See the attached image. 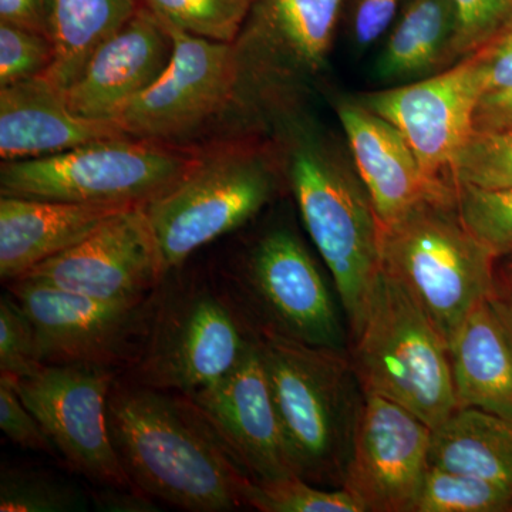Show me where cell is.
<instances>
[{
    "label": "cell",
    "instance_id": "obj_1",
    "mask_svg": "<svg viewBox=\"0 0 512 512\" xmlns=\"http://www.w3.org/2000/svg\"><path fill=\"white\" fill-rule=\"evenodd\" d=\"M109 430L131 483L151 498L194 512L244 507L251 481L184 396L117 377Z\"/></svg>",
    "mask_w": 512,
    "mask_h": 512
},
{
    "label": "cell",
    "instance_id": "obj_2",
    "mask_svg": "<svg viewBox=\"0 0 512 512\" xmlns=\"http://www.w3.org/2000/svg\"><path fill=\"white\" fill-rule=\"evenodd\" d=\"M285 180L328 266L352 335L382 275V228L352 157L303 111L276 123Z\"/></svg>",
    "mask_w": 512,
    "mask_h": 512
},
{
    "label": "cell",
    "instance_id": "obj_3",
    "mask_svg": "<svg viewBox=\"0 0 512 512\" xmlns=\"http://www.w3.org/2000/svg\"><path fill=\"white\" fill-rule=\"evenodd\" d=\"M346 0H252L232 45L229 136L271 133L326 69Z\"/></svg>",
    "mask_w": 512,
    "mask_h": 512
},
{
    "label": "cell",
    "instance_id": "obj_4",
    "mask_svg": "<svg viewBox=\"0 0 512 512\" xmlns=\"http://www.w3.org/2000/svg\"><path fill=\"white\" fill-rule=\"evenodd\" d=\"M282 180L281 150L272 134H239L197 148L183 178L144 205L165 275L252 220Z\"/></svg>",
    "mask_w": 512,
    "mask_h": 512
},
{
    "label": "cell",
    "instance_id": "obj_5",
    "mask_svg": "<svg viewBox=\"0 0 512 512\" xmlns=\"http://www.w3.org/2000/svg\"><path fill=\"white\" fill-rule=\"evenodd\" d=\"M256 339L293 473L342 487L365 400L352 359L343 349Z\"/></svg>",
    "mask_w": 512,
    "mask_h": 512
},
{
    "label": "cell",
    "instance_id": "obj_6",
    "mask_svg": "<svg viewBox=\"0 0 512 512\" xmlns=\"http://www.w3.org/2000/svg\"><path fill=\"white\" fill-rule=\"evenodd\" d=\"M380 228L382 271L450 345L470 312L493 296L497 256L461 220L456 188L417 202Z\"/></svg>",
    "mask_w": 512,
    "mask_h": 512
},
{
    "label": "cell",
    "instance_id": "obj_7",
    "mask_svg": "<svg viewBox=\"0 0 512 512\" xmlns=\"http://www.w3.org/2000/svg\"><path fill=\"white\" fill-rule=\"evenodd\" d=\"M353 339L350 359L365 392L399 403L431 429L456 412L446 340L383 271Z\"/></svg>",
    "mask_w": 512,
    "mask_h": 512
},
{
    "label": "cell",
    "instance_id": "obj_8",
    "mask_svg": "<svg viewBox=\"0 0 512 512\" xmlns=\"http://www.w3.org/2000/svg\"><path fill=\"white\" fill-rule=\"evenodd\" d=\"M195 156L194 147L111 138L56 156L3 161L0 195L140 207L180 181Z\"/></svg>",
    "mask_w": 512,
    "mask_h": 512
},
{
    "label": "cell",
    "instance_id": "obj_9",
    "mask_svg": "<svg viewBox=\"0 0 512 512\" xmlns=\"http://www.w3.org/2000/svg\"><path fill=\"white\" fill-rule=\"evenodd\" d=\"M225 289V298L255 335L343 348L335 299L291 229H269L256 239L229 272Z\"/></svg>",
    "mask_w": 512,
    "mask_h": 512
},
{
    "label": "cell",
    "instance_id": "obj_10",
    "mask_svg": "<svg viewBox=\"0 0 512 512\" xmlns=\"http://www.w3.org/2000/svg\"><path fill=\"white\" fill-rule=\"evenodd\" d=\"M256 335L222 293L185 288L158 301L133 382L192 396L239 365Z\"/></svg>",
    "mask_w": 512,
    "mask_h": 512
},
{
    "label": "cell",
    "instance_id": "obj_11",
    "mask_svg": "<svg viewBox=\"0 0 512 512\" xmlns=\"http://www.w3.org/2000/svg\"><path fill=\"white\" fill-rule=\"evenodd\" d=\"M167 29L173 37L170 63L113 120L127 136L170 146L191 147L214 128L222 127L228 137L235 96L231 43Z\"/></svg>",
    "mask_w": 512,
    "mask_h": 512
},
{
    "label": "cell",
    "instance_id": "obj_12",
    "mask_svg": "<svg viewBox=\"0 0 512 512\" xmlns=\"http://www.w3.org/2000/svg\"><path fill=\"white\" fill-rule=\"evenodd\" d=\"M8 288L35 330L43 365L133 366L146 345L157 295L107 302L29 279Z\"/></svg>",
    "mask_w": 512,
    "mask_h": 512
},
{
    "label": "cell",
    "instance_id": "obj_13",
    "mask_svg": "<svg viewBox=\"0 0 512 512\" xmlns=\"http://www.w3.org/2000/svg\"><path fill=\"white\" fill-rule=\"evenodd\" d=\"M10 380L73 470L100 487L137 490L110 436L109 397L116 369L45 365L36 375Z\"/></svg>",
    "mask_w": 512,
    "mask_h": 512
},
{
    "label": "cell",
    "instance_id": "obj_14",
    "mask_svg": "<svg viewBox=\"0 0 512 512\" xmlns=\"http://www.w3.org/2000/svg\"><path fill=\"white\" fill-rule=\"evenodd\" d=\"M484 96V59L476 53L433 76L357 100L403 134L431 183L453 184L451 167L473 134L474 116Z\"/></svg>",
    "mask_w": 512,
    "mask_h": 512
},
{
    "label": "cell",
    "instance_id": "obj_15",
    "mask_svg": "<svg viewBox=\"0 0 512 512\" xmlns=\"http://www.w3.org/2000/svg\"><path fill=\"white\" fill-rule=\"evenodd\" d=\"M433 429L399 403L365 392L342 487L363 512H414Z\"/></svg>",
    "mask_w": 512,
    "mask_h": 512
},
{
    "label": "cell",
    "instance_id": "obj_16",
    "mask_svg": "<svg viewBox=\"0 0 512 512\" xmlns=\"http://www.w3.org/2000/svg\"><path fill=\"white\" fill-rule=\"evenodd\" d=\"M165 276L141 205L113 215L79 244L36 265L19 279L99 301L130 302L153 295Z\"/></svg>",
    "mask_w": 512,
    "mask_h": 512
},
{
    "label": "cell",
    "instance_id": "obj_17",
    "mask_svg": "<svg viewBox=\"0 0 512 512\" xmlns=\"http://www.w3.org/2000/svg\"><path fill=\"white\" fill-rule=\"evenodd\" d=\"M184 397L251 483L296 476L286 453L258 339L224 379Z\"/></svg>",
    "mask_w": 512,
    "mask_h": 512
},
{
    "label": "cell",
    "instance_id": "obj_18",
    "mask_svg": "<svg viewBox=\"0 0 512 512\" xmlns=\"http://www.w3.org/2000/svg\"><path fill=\"white\" fill-rule=\"evenodd\" d=\"M173 55V37L143 6L90 57L76 82L63 90L70 109L93 120H113L128 100L163 74Z\"/></svg>",
    "mask_w": 512,
    "mask_h": 512
},
{
    "label": "cell",
    "instance_id": "obj_19",
    "mask_svg": "<svg viewBox=\"0 0 512 512\" xmlns=\"http://www.w3.org/2000/svg\"><path fill=\"white\" fill-rule=\"evenodd\" d=\"M336 111L380 227L402 217L417 202L454 190V184L431 183L403 134L365 104L340 99Z\"/></svg>",
    "mask_w": 512,
    "mask_h": 512
},
{
    "label": "cell",
    "instance_id": "obj_20",
    "mask_svg": "<svg viewBox=\"0 0 512 512\" xmlns=\"http://www.w3.org/2000/svg\"><path fill=\"white\" fill-rule=\"evenodd\" d=\"M130 137L114 120H93L70 109L63 90L43 76L0 89L3 161L56 156L97 141Z\"/></svg>",
    "mask_w": 512,
    "mask_h": 512
},
{
    "label": "cell",
    "instance_id": "obj_21",
    "mask_svg": "<svg viewBox=\"0 0 512 512\" xmlns=\"http://www.w3.org/2000/svg\"><path fill=\"white\" fill-rule=\"evenodd\" d=\"M141 207V205H140ZM128 205L0 198V278L12 282L79 244Z\"/></svg>",
    "mask_w": 512,
    "mask_h": 512
},
{
    "label": "cell",
    "instance_id": "obj_22",
    "mask_svg": "<svg viewBox=\"0 0 512 512\" xmlns=\"http://www.w3.org/2000/svg\"><path fill=\"white\" fill-rule=\"evenodd\" d=\"M448 353L458 409L512 417V345L490 299L464 319Z\"/></svg>",
    "mask_w": 512,
    "mask_h": 512
},
{
    "label": "cell",
    "instance_id": "obj_23",
    "mask_svg": "<svg viewBox=\"0 0 512 512\" xmlns=\"http://www.w3.org/2000/svg\"><path fill=\"white\" fill-rule=\"evenodd\" d=\"M456 30L451 0H406L377 57L376 76L396 86L443 72L453 66Z\"/></svg>",
    "mask_w": 512,
    "mask_h": 512
},
{
    "label": "cell",
    "instance_id": "obj_24",
    "mask_svg": "<svg viewBox=\"0 0 512 512\" xmlns=\"http://www.w3.org/2000/svg\"><path fill=\"white\" fill-rule=\"evenodd\" d=\"M430 464L512 487V417L457 409L433 429Z\"/></svg>",
    "mask_w": 512,
    "mask_h": 512
},
{
    "label": "cell",
    "instance_id": "obj_25",
    "mask_svg": "<svg viewBox=\"0 0 512 512\" xmlns=\"http://www.w3.org/2000/svg\"><path fill=\"white\" fill-rule=\"evenodd\" d=\"M143 6L141 0H52L55 59L43 77L66 90L93 53Z\"/></svg>",
    "mask_w": 512,
    "mask_h": 512
},
{
    "label": "cell",
    "instance_id": "obj_26",
    "mask_svg": "<svg viewBox=\"0 0 512 512\" xmlns=\"http://www.w3.org/2000/svg\"><path fill=\"white\" fill-rule=\"evenodd\" d=\"M414 512H512V487L430 464Z\"/></svg>",
    "mask_w": 512,
    "mask_h": 512
},
{
    "label": "cell",
    "instance_id": "obj_27",
    "mask_svg": "<svg viewBox=\"0 0 512 512\" xmlns=\"http://www.w3.org/2000/svg\"><path fill=\"white\" fill-rule=\"evenodd\" d=\"M164 25L191 35L232 43L252 0H141Z\"/></svg>",
    "mask_w": 512,
    "mask_h": 512
},
{
    "label": "cell",
    "instance_id": "obj_28",
    "mask_svg": "<svg viewBox=\"0 0 512 512\" xmlns=\"http://www.w3.org/2000/svg\"><path fill=\"white\" fill-rule=\"evenodd\" d=\"M245 505L262 512H363L345 488L322 487L298 476L249 483Z\"/></svg>",
    "mask_w": 512,
    "mask_h": 512
},
{
    "label": "cell",
    "instance_id": "obj_29",
    "mask_svg": "<svg viewBox=\"0 0 512 512\" xmlns=\"http://www.w3.org/2000/svg\"><path fill=\"white\" fill-rule=\"evenodd\" d=\"M86 494L72 484L42 471L3 468L0 511L70 512L87 510Z\"/></svg>",
    "mask_w": 512,
    "mask_h": 512
},
{
    "label": "cell",
    "instance_id": "obj_30",
    "mask_svg": "<svg viewBox=\"0 0 512 512\" xmlns=\"http://www.w3.org/2000/svg\"><path fill=\"white\" fill-rule=\"evenodd\" d=\"M450 177L454 185L487 190L512 187V126L474 130L458 151Z\"/></svg>",
    "mask_w": 512,
    "mask_h": 512
},
{
    "label": "cell",
    "instance_id": "obj_31",
    "mask_svg": "<svg viewBox=\"0 0 512 512\" xmlns=\"http://www.w3.org/2000/svg\"><path fill=\"white\" fill-rule=\"evenodd\" d=\"M461 220L497 258L512 254V187L454 185Z\"/></svg>",
    "mask_w": 512,
    "mask_h": 512
},
{
    "label": "cell",
    "instance_id": "obj_32",
    "mask_svg": "<svg viewBox=\"0 0 512 512\" xmlns=\"http://www.w3.org/2000/svg\"><path fill=\"white\" fill-rule=\"evenodd\" d=\"M457 13L453 64L512 32V0H451Z\"/></svg>",
    "mask_w": 512,
    "mask_h": 512
},
{
    "label": "cell",
    "instance_id": "obj_33",
    "mask_svg": "<svg viewBox=\"0 0 512 512\" xmlns=\"http://www.w3.org/2000/svg\"><path fill=\"white\" fill-rule=\"evenodd\" d=\"M53 59L52 39L0 23V89L43 76Z\"/></svg>",
    "mask_w": 512,
    "mask_h": 512
},
{
    "label": "cell",
    "instance_id": "obj_34",
    "mask_svg": "<svg viewBox=\"0 0 512 512\" xmlns=\"http://www.w3.org/2000/svg\"><path fill=\"white\" fill-rule=\"evenodd\" d=\"M43 366L32 323L13 296H3L0 301V375L23 379L36 375Z\"/></svg>",
    "mask_w": 512,
    "mask_h": 512
},
{
    "label": "cell",
    "instance_id": "obj_35",
    "mask_svg": "<svg viewBox=\"0 0 512 512\" xmlns=\"http://www.w3.org/2000/svg\"><path fill=\"white\" fill-rule=\"evenodd\" d=\"M0 430L16 446L53 454L57 451L39 421L20 399L15 384L0 375Z\"/></svg>",
    "mask_w": 512,
    "mask_h": 512
},
{
    "label": "cell",
    "instance_id": "obj_36",
    "mask_svg": "<svg viewBox=\"0 0 512 512\" xmlns=\"http://www.w3.org/2000/svg\"><path fill=\"white\" fill-rule=\"evenodd\" d=\"M348 32L356 49L365 50L386 35L406 0H346Z\"/></svg>",
    "mask_w": 512,
    "mask_h": 512
},
{
    "label": "cell",
    "instance_id": "obj_37",
    "mask_svg": "<svg viewBox=\"0 0 512 512\" xmlns=\"http://www.w3.org/2000/svg\"><path fill=\"white\" fill-rule=\"evenodd\" d=\"M0 23L52 39V0H0Z\"/></svg>",
    "mask_w": 512,
    "mask_h": 512
},
{
    "label": "cell",
    "instance_id": "obj_38",
    "mask_svg": "<svg viewBox=\"0 0 512 512\" xmlns=\"http://www.w3.org/2000/svg\"><path fill=\"white\" fill-rule=\"evenodd\" d=\"M485 70V94L512 89V32L481 50Z\"/></svg>",
    "mask_w": 512,
    "mask_h": 512
},
{
    "label": "cell",
    "instance_id": "obj_39",
    "mask_svg": "<svg viewBox=\"0 0 512 512\" xmlns=\"http://www.w3.org/2000/svg\"><path fill=\"white\" fill-rule=\"evenodd\" d=\"M97 510L109 512H153L158 511L150 495L140 490L101 487L93 494Z\"/></svg>",
    "mask_w": 512,
    "mask_h": 512
},
{
    "label": "cell",
    "instance_id": "obj_40",
    "mask_svg": "<svg viewBox=\"0 0 512 512\" xmlns=\"http://www.w3.org/2000/svg\"><path fill=\"white\" fill-rule=\"evenodd\" d=\"M512 126V89L485 94L474 116V130H497Z\"/></svg>",
    "mask_w": 512,
    "mask_h": 512
},
{
    "label": "cell",
    "instance_id": "obj_41",
    "mask_svg": "<svg viewBox=\"0 0 512 512\" xmlns=\"http://www.w3.org/2000/svg\"><path fill=\"white\" fill-rule=\"evenodd\" d=\"M494 311L503 323L505 333L512 345V281L504 274L498 276L495 291L490 298Z\"/></svg>",
    "mask_w": 512,
    "mask_h": 512
},
{
    "label": "cell",
    "instance_id": "obj_42",
    "mask_svg": "<svg viewBox=\"0 0 512 512\" xmlns=\"http://www.w3.org/2000/svg\"><path fill=\"white\" fill-rule=\"evenodd\" d=\"M505 258H507V264H505L503 274L512 281V254L505 256Z\"/></svg>",
    "mask_w": 512,
    "mask_h": 512
}]
</instances>
